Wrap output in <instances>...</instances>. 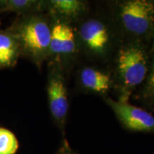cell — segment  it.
I'll return each mask as SVG.
<instances>
[{
	"label": "cell",
	"instance_id": "cell-1",
	"mask_svg": "<svg viewBox=\"0 0 154 154\" xmlns=\"http://www.w3.org/2000/svg\"><path fill=\"white\" fill-rule=\"evenodd\" d=\"M74 26L80 61L108 66L124 38L107 9H91Z\"/></svg>",
	"mask_w": 154,
	"mask_h": 154
},
{
	"label": "cell",
	"instance_id": "cell-2",
	"mask_svg": "<svg viewBox=\"0 0 154 154\" xmlns=\"http://www.w3.org/2000/svg\"><path fill=\"white\" fill-rule=\"evenodd\" d=\"M150 44L141 40L124 39L109 64L118 101L129 102L149 72Z\"/></svg>",
	"mask_w": 154,
	"mask_h": 154
},
{
	"label": "cell",
	"instance_id": "cell-3",
	"mask_svg": "<svg viewBox=\"0 0 154 154\" xmlns=\"http://www.w3.org/2000/svg\"><path fill=\"white\" fill-rule=\"evenodd\" d=\"M108 5L107 10L124 39L150 44L154 26V9L150 0H119Z\"/></svg>",
	"mask_w": 154,
	"mask_h": 154
},
{
	"label": "cell",
	"instance_id": "cell-4",
	"mask_svg": "<svg viewBox=\"0 0 154 154\" xmlns=\"http://www.w3.org/2000/svg\"><path fill=\"white\" fill-rule=\"evenodd\" d=\"M40 13L30 14L17 26L14 36L21 52L40 66L49 57L52 21Z\"/></svg>",
	"mask_w": 154,
	"mask_h": 154
},
{
	"label": "cell",
	"instance_id": "cell-5",
	"mask_svg": "<svg viewBox=\"0 0 154 154\" xmlns=\"http://www.w3.org/2000/svg\"><path fill=\"white\" fill-rule=\"evenodd\" d=\"M51 21L49 57L60 63L69 74L80 61L74 26L56 19Z\"/></svg>",
	"mask_w": 154,
	"mask_h": 154
},
{
	"label": "cell",
	"instance_id": "cell-6",
	"mask_svg": "<svg viewBox=\"0 0 154 154\" xmlns=\"http://www.w3.org/2000/svg\"><path fill=\"white\" fill-rule=\"evenodd\" d=\"M67 74L60 63L51 62L47 83L49 106L51 116L62 130L64 129L69 109Z\"/></svg>",
	"mask_w": 154,
	"mask_h": 154
},
{
	"label": "cell",
	"instance_id": "cell-7",
	"mask_svg": "<svg viewBox=\"0 0 154 154\" xmlns=\"http://www.w3.org/2000/svg\"><path fill=\"white\" fill-rule=\"evenodd\" d=\"M76 66V84L82 92L100 96H109L114 89V82L109 67L93 63H82Z\"/></svg>",
	"mask_w": 154,
	"mask_h": 154
},
{
	"label": "cell",
	"instance_id": "cell-8",
	"mask_svg": "<svg viewBox=\"0 0 154 154\" xmlns=\"http://www.w3.org/2000/svg\"><path fill=\"white\" fill-rule=\"evenodd\" d=\"M114 113L120 124L131 131L154 134V116L143 108L107 96L102 98Z\"/></svg>",
	"mask_w": 154,
	"mask_h": 154
},
{
	"label": "cell",
	"instance_id": "cell-9",
	"mask_svg": "<svg viewBox=\"0 0 154 154\" xmlns=\"http://www.w3.org/2000/svg\"><path fill=\"white\" fill-rule=\"evenodd\" d=\"M47 6L56 20L74 25L89 12V3L83 0H51L47 2Z\"/></svg>",
	"mask_w": 154,
	"mask_h": 154
},
{
	"label": "cell",
	"instance_id": "cell-10",
	"mask_svg": "<svg viewBox=\"0 0 154 154\" xmlns=\"http://www.w3.org/2000/svg\"><path fill=\"white\" fill-rule=\"evenodd\" d=\"M132 98L146 111L151 113L154 111V51L151 53L149 69L146 79Z\"/></svg>",
	"mask_w": 154,
	"mask_h": 154
},
{
	"label": "cell",
	"instance_id": "cell-11",
	"mask_svg": "<svg viewBox=\"0 0 154 154\" xmlns=\"http://www.w3.org/2000/svg\"><path fill=\"white\" fill-rule=\"evenodd\" d=\"M20 52V47L14 34L0 33V66L14 65Z\"/></svg>",
	"mask_w": 154,
	"mask_h": 154
},
{
	"label": "cell",
	"instance_id": "cell-12",
	"mask_svg": "<svg viewBox=\"0 0 154 154\" xmlns=\"http://www.w3.org/2000/svg\"><path fill=\"white\" fill-rule=\"evenodd\" d=\"M4 5L5 10H12L22 12L38 13L41 10L42 6L46 3L40 1H32V0H11V1L1 2Z\"/></svg>",
	"mask_w": 154,
	"mask_h": 154
},
{
	"label": "cell",
	"instance_id": "cell-13",
	"mask_svg": "<svg viewBox=\"0 0 154 154\" xmlns=\"http://www.w3.org/2000/svg\"><path fill=\"white\" fill-rule=\"evenodd\" d=\"M18 149L15 135L7 128H0V154H15Z\"/></svg>",
	"mask_w": 154,
	"mask_h": 154
},
{
	"label": "cell",
	"instance_id": "cell-14",
	"mask_svg": "<svg viewBox=\"0 0 154 154\" xmlns=\"http://www.w3.org/2000/svg\"><path fill=\"white\" fill-rule=\"evenodd\" d=\"M57 154H76V153L71 149L66 140H64L62 146H61L60 150Z\"/></svg>",
	"mask_w": 154,
	"mask_h": 154
},
{
	"label": "cell",
	"instance_id": "cell-15",
	"mask_svg": "<svg viewBox=\"0 0 154 154\" xmlns=\"http://www.w3.org/2000/svg\"><path fill=\"white\" fill-rule=\"evenodd\" d=\"M150 49H151V53L153 51H154V26H153V33H152V36L151 38V42H150Z\"/></svg>",
	"mask_w": 154,
	"mask_h": 154
},
{
	"label": "cell",
	"instance_id": "cell-16",
	"mask_svg": "<svg viewBox=\"0 0 154 154\" xmlns=\"http://www.w3.org/2000/svg\"><path fill=\"white\" fill-rule=\"evenodd\" d=\"M150 2L151 3V5H152V6H153V7L154 9V0H150Z\"/></svg>",
	"mask_w": 154,
	"mask_h": 154
}]
</instances>
